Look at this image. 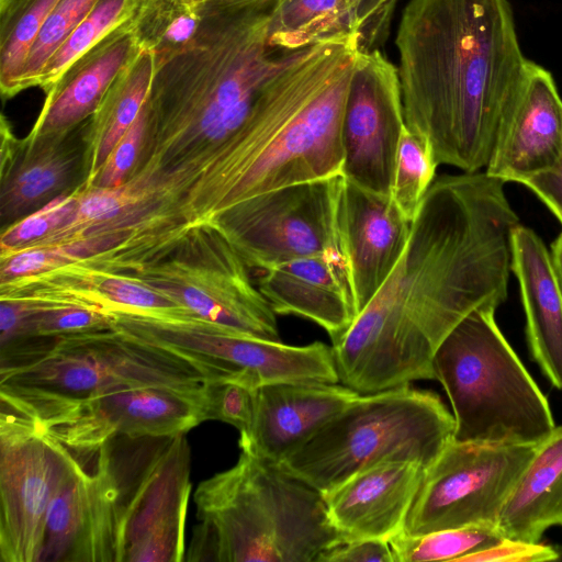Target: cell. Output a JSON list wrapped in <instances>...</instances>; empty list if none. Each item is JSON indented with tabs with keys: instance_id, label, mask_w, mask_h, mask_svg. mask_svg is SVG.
<instances>
[{
	"instance_id": "obj_1",
	"label": "cell",
	"mask_w": 562,
	"mask_h": 562,
	"mask_svg": "<svg viewBox=\"0 0 562 562\" xmlns=\"http://www.w3.org/2000/svg\"><path fill=\"white\" fill-rule=\"evenodd\" d=\"M505 183L485 171L435 178L398 262L331 345L339 383L370 394L436 380L434 357L448 334L507 300L519 217Z\"/></svg>"
},
{
	"instance_id": "obj_2",
	"label": "cell",
	"mask_w": 562,
	"mask_h": 562,
	"mask_svg": "<svg viewBox=\"0 0 562 562\" xmlns=\"http://www.w3.org/2000/svg\"><path fill=\"white\" fill-rule=\"evenodd\" d=\"M395 44L405 125L438 166L485 169L532 64L509 0H411Z\"/></svg>"
},
{
	"instance_id": "obj_3",
	"label": "cell",
	"mask_w": 562,
	"mask_h": 562,
	"mask_svg": "<svg viewBox=\"0 0 562 562\" xmlns=\"http://www.w3.org/2000/svg\"><path fill=\"white\" fill-rule=\"evenodd\" d=\"M359 37L301 48L267 83L218 157L224 210L251 196L341 173V124Z\"/></svg>"
},
{
	"instance_id": "obj_4",
	"label": "cell",
	"mask_w": 562,
	"mask_h": 562,
	"mask_svg": "<svg viewBox=\"0 0 562 562\" xmlns=\"http://www.w3.org/2000/svg\"><path fill=\"white\" fill-rule=\"evenodd\" d=\"M279 0H205L179 49L155 60L148 121L224 144L247 121L270 79L301 49L270 44Z\"/></svg>"
},
{
	"instance_id": "obj_5",
	"label": "cell",
	"mask_w": 562,
	"mask_h": 562,
	"mask_svg": "<svg viewBox=\"0 0 562 562\" xmlns=\"http://www.w3.org/2000/svg\"><path fill=\"white\" fill-rule=\"evenodd\" d=\"M236 464L202 481L186 561L316 562L344 540L323 494L240 449Z\"/></svg>"
},
{
	"instance_id": "obj_6",
	"label": "cell",
	"mask_w": 562,
	"mask_h": 562,
	"mask_svg": "<svg viewBox=\"0 0 562 562\" xmlns=\"http://www.w3.org/2000/svg\"><path fill=\"white\" fill-rule=\"evenodd\" d=\"M494 308L470 313L434 357L454 418L453 440L533 445L555 428L548 400L515 353Z\"/></svg>"
},
{
	"instance_id": "obj_7",
	"label": "cell",
	"mask_w": 562,
	"mask_h": 562,
	"mask_svg": "<svg viewBox=\"0 0 562 562\" xmlns=\"http://www.w3.org/2000/svg\"><path fill=\"white\" fill-rule=\"evenodd\" d=\"M454 426L432 391L407 384L360 394L278 465L325 494L382 462L426 469L453 439Z\"/></svg>"
},
{
	"instance_id": "obj_8",
	"label": "cell",
	"mask_w": 562,
	"mask_h": 562,
	"mask_svg": "<svg viewBox=\"0 0 562 562\" xmlns=\"http://www.w3.org/2000/svg\"><path fill=\"white\" fill-rule=\"evenodd\" d=\"M225 375L196 357L115 327L1 348L0 386L80 396L125 385L202 389Z\"/></svg>"
},
{
	"instance_id": "obj_9",
	"label": "cell",
	"mask_w": 562,
	"mask_h": 562,
	"mask_svg": "<svg viewBox=\"0 0 562 562\" xmlns=\"http://www.w3.org/2000/svg\"><path fill=\"white\" fill-rule=\"evenodd\" d=\"M101 451L112 485L117 562H179L191 493L186 434L115 437Z\"/></svg>"
},
{
	"instance_id": "obj_10",
	"label": "cell",
	"mask_w": 562,
	"mask_h": 562,
	"mask_svg": "<svg viewBox=\"0 0 562 562\" xmlns=\"http://www.w3.org/2000/svg\"><path fill=\"white\" fill-rule=\"evenodd\" d=\"M204 389L125 385L66 396L0 386V398L70 451L85 453L119 436L186 434L207 420Z\"/></svg>"
},
{
	"instance_id": "obj_11",
	"label": "cell",
	"mask_w": 562,
	"mask_h": 562,
	"mask_svg": "<svg viewBox=\"0 0 562 562\" xmlns=\"http://www.w3.org/2000/svg\"><path fill=\"white\" fill-rule=\"evenodd\" d=\"M342 173L261 193L223 210L228 239L261 270L294 259L342 251Z\"/></svg>"
},
{
	"instance_id": "obj_12",
	"label": "cell",
	"mask_w": 562,
	"mask_h": 562,
	"mask_svg": "<svg viewBox=\"0 0 562 562\" xmlns=\"http://www.w3.org/2000/svg\"><path fill=\"white\" fill-rule=\"evenodd\" d=\"M115 327L145 341L196 357L226 379L252 389L283 382L339 383L333 347L292 346L231 331L198 317L121 314Z\"/></svg>"
},
{
	"instance_id": "obj_13",
	"label": "cell",
	"mask_w": 562,
	"mask_h": 562,
	"mask_svg": "<svg viewBox=\"0 0 562 562\" xmlns=\"http://www.w3.org/2000/svg\"><path fill=\"white\" fill-rule=\"evenodd\" d=\"M537 446L452 439L425 469L403 533L418 536L480 524L497 526L501 509Z\"/></svg>"
},
{
	"instance_id": "obj_14",
	"label": "cell",
	"mask_w": 562,
	"mask_h": 562,
	"mask_svg": "<svg viewBox=\"0 0 562 562\" xmlns=\"http://www.w3.org/2000/svg\"><path fill=\"white\" fill-rule=\"evenodd\" d=\"M78 463L35 420L1 405V562H37L49 504Z\"/></svg>"
},
{
	"instance_id": "obj_15",
	"label": "cell",
	"mask_w": 562,
	"mask_h": 562,
	"mask_svg": "<svg viewBox=\"0 0 562 562\" xmlns=\"http://www.w3.org/2000/svg\"><path fill=\"white\" fill-rule=\"evenodd\" d=\"M404 126L397 68L379 49L359 50L341 124L344 177L368 191L391 195Z\"/></svg>"
},
{
	"instance_id": "obj_16",
	"label": "cell",
	"mask_w": 562,
	"mask_h": 562,
	"mask_svg": "<svg viewBox=\"0 0 562 562\" xmlns=\"http://www.w3.org/2000/svg\"><path fill=\"white\" fill-rule=\"evenodd\" d=\"M37 562H117L112 485L101 448L79 460L53 497Z\"/></svg>"
},
{
	"instance_id": "obj_17",
	"label": "cell",
	"mask_w": 562,
	"mask_h": 562,
	"mask_svg": "<svg viewBox=\"0 0 562 562\" xmlns=\"http://www.w3.org/2000/svg\"><path fill=\"white\" fill-rule=\"evenodd\" d=\"M258 289L276 315H294L321 326L336 345L353 324L355 304L348 259L328 251L262 270Z\"/></svg>"
},
{
	"instance_id": "obj_18",
	"label": "cell",
	"mask_w": 562,
	"mask_h": 562,
	"mask_svg": "<svg viewBox=\"0 0 562 562\" xmlns=\"http://www.w3.org/2000/svg\"><path fill=\"white\" fill-rule=\"evenodd\" d=\"M359 395L341 383L327 382L258 387L254 423L240 435L239 447L279 464Z\"/></svg>"
},
{
	"instance_id": "obj_19",
	"label": "cell",
	"mask_w": 562,
	"mask_h": 562,
	"mask_svg": "<svg viewBox=\"0 0 562 562\" xmlns=\"http://www.w3.org/2000/svg\"><path fill=\"white\" fill-rule=\"evenodd\" d=\"M425 468L387 461L367 468L323 494L328 518L344 540H385L402 533Z\"/></svg>"
},
{
	"instance_id": "obj_20",
	"label": "cell",
	"mask_w": 562,
	"mask_h": 562,
	"mask_svg": "<svg viewBox=\"0 0 562 562\" xmlns=\"http://www.w3.org/2000/svg\"><path fill=\"white\" fill-rule=\"evenodd\" d=\"M340 216L359 314L398 262L409 238L412 222L401 213L390 195L368 191L346 178Z\"/></svg>"
},
{
	"instance_id": "obj_21",
	"label": "cell",
	"mask_w": 562,
	"mask_h": 562,
	"mask_svg": "<svg viewBox=\"0 0 562 562\" xmlns=\"http://www.w3.org/2000/svg\"><path fill=\"white\" fill-rule=\"evenodd\" d=\"M562 150V99L552 74L532 61L524 93L502 130L485 172L517 182L552 167Z\"/></svg>"
},
{
	"instance_id": "obj_22",
	"label": "cell",
	"mask_w": 562,
	"mask_h": 562,
	"mask_svg": "<svg viewBox=\"0 0 562 562\" xmlns=\"http://www.w3.org/2000/svg\"><path fill=\"white\" fill-rule=\"evenodd\" d=\"M512 248L530 353L553 386L562 390V291L551 252L521 224L514 229Z\"/></svg>"
},
{
	"instance_id": "obj_23",
	"label": "cell",
	"mask_w": 562,
	"mask_h": 562,
	"mask_svg": "<svg viewBox=\"0 0 562 562\" xmlns=\"http://www.w3.org/2000/svg\"><path fill=\"white\" fill-rule=\"evenodd\" d=\"M130 20L76 60L47 93L40 134L66 131L98 110L116 77L142 50Z\"/></svg>"
},
{
	"instance_id": "obj_24",
	"label": "cell",
	"mask_w": 562,
	"mask_h": 562,
	"mask_svg": "<svg viewBox=\"0 0 562 562\" xmlns=\"http://www.w3.org/2000/svg\"><path fill=\"white\" fill-rule=\"evenodd\" d=\"M554 525L562 526V427L537 446L497 519L504 538L528 542Z\"/></svg>"
},
{
	"instance_id": "obj_25",
	"label": "cell",
	"mask_w": 562,
	"mask_h": 562,
	"mask_svg": "<svg viewBox=\"0 0 562 562\" xmlns=\"http://www.w3.org/2000/svg\"><path fill=\"white\" fill-rule=\"evenodd\" d=\"M347 34H357L349 0H279L270 24V44L289 50Z\"/></svg>"
},
{
	"instance_id": "obj_26",
	"label": "cell",
	"mask_w": 562,
	"mask_h": 562,
	"mask_svg": "<svg viewBox=\"0 0 562 562\" xmlns=\"http://www.w3.org/2000/svg\"><path fill=\"white\" fill-rule=\"evenodd\" d=\"M154 71V54L142 49L106 92L95 111L100 127L97 168H101L117 142L139 116L148 98Z\"/></svg>"
},
{
	"instance_id": "obj_27",
	"label": "cell",
	"mask_w": 562,
	"mask_h": 562,
	"mask_svg": "<svg viewBox=\"0 0 562 562\" xmlns=\"http://www.w3.org/2000/svg\"><path fill=\"white\" fill-rule=\"evenodd\" d=\"M201 19L199 3L191 0H140L130 25L140 49L160 60L194 35Z\"/></svg>"
},
{
	"instance_id": "obj_28",
	"label": "cell",
	"mask_w": 562,
	"mask_h": 562,
	"mask_svg": "<svg viewBox=\"0 0 562 562\" xmlns=\"http://www.w3.org/2000/svg\"><path fill=\"white\" fill-rule=\"evenodd\" d=\"M504 537L495 525H468L418 536L400 533L389 542L395 562L460 561Z\"/></svg>"
},
{
	"instance_id": "obj_29",
	"label": "cell",
	"mask_w": 562,
	"mask_h": 562,
	"mask_svg": "<svg viewBox=\"0 0 562 562\" xmlns=\"http://www.w3.org/2000/svg\"><path fill=\"white\" fill-rule=\"evenodd\" d=\"M139 2L140 0H99L47 61L37 79L36 87L49 93L76 60L134 15Z\"/></svg>"
},
{
	"instance_id": "obj_30",
	"label": "cell",
	"mask_w": 562,
	"mask_h": 562,
	"mask_svg": "<svg viewBox=\"0 0 562 562\" xmlns=\"http://www.w3.org/2000/svg\"><path fill=\"white\" fill-rule=\"evenodd\" d=\"M437 167L428 140L405 125L397 146L390 196L409 222L437 177Z\"/></svg>"
},
{
	"instance_id": "obj_31",
	"label": "cell",
	"mask_w": 562,
	"mask_h": 562,
	"mask_svg": "<svg viewBox=\"0 0 562 562\" xmlns=\"http://www.w3.org/2000/svg\"><path fill=\"white\" fill-rule=\"evenodd\" d=\"M67 172L68 161L54 149L31 155L2 190V213L14 215L40 203L61 187Z\"/></svg>"
},
{
	"instance_id": "obj_32",
	"label": "cell",
	"mask_w": 562,
	"mask_h": 562,
	"mask_svg": "<svg viewBox=\"0 0 562 562\" xmlns=\"http://www.w3.org/2000/svg\"><path fill=\"white\" fill-rule=\"evenodd\" d=\"M60 0H32L0 40V88L4 97L16 94L30 52L47 18Z\"/></svg>"
},
{
	"instance_id": "obj_33",
	"label": "cell",
	"mask_w": 562,
	"mask_h": 562,
	"mask_svg": "<svg viewBox=\"0 0 562 562\" xmlns=\"http://www.w3.org/2000/svg\"><path fill=\"white\" fill-rule=\"evenodd\" d=\"M99 0H60L44 23L27 57L16 92L36 87L44 67Z\"/></svg>"
},
{
	"instance_id": "obj_34",
	"label": "cell",
	"mask_w": 562,
	"mask_h": 562,
	"mask_svg": "<svg viewBox=\"0 0 562 562\" xmlns=\"http://www.w3.org/2000/svg\"><path fill=\"white\" fill-rule=\"evenodd\" d=\"M256 390L226 378L209 381L204 389L207 420L224 422L247 434L254 423Z\"/></svg>"
},
{
	"instance_id": "obj_35",
	"label": "cell",
	"mask_w": 562,
	"mask_h": 562,
	"mask_svg": "<svg viewBox=\"0 0 562 562\" xmlns=\"http://www.w3.org/2000/svg\"><path fill=\"white\" fill-rule=\"evenodd\" d=\"M77 205V199L59 195L49 200L35 211L12 225L1 237L2 250L14 252L29 244L48 238L71 217Z\"/></svg>"
},
{
	"instance_id": "obj_36",
	"label": "cell",
	"mask_w": 562,
	"mask_h": 562,
	"mask_svg": "<svg viewBox=\"0 0 562 562\" xmlns=\"http://www.w3.org/2000/svg\"><path fill=\"white\" fill-rule=\"evenodd\" d=\"M148 126L146 103L134 124L112 149L99 173L97 181L101 188H119L123 183L138 155L142 140Z\"/></svg>"
},
{
	"instance_id": "obj_37",
	"label": "cell",
	"mask_w": 562,
	"mask_h": 562,
	"mask_svg": "<svg viewBox=\"0 0 562 562\" xmlns=\"http://www.w3.org/2000/svg\"><path fill=\"white\" fill-rule=\"evenodd\" d=\"M397 0H349L361 52L379 49L390 32Z\"/></svg>"
},
{
	"instance_id": "obj_38",
	"label": "cell",
	"mask_w": 562,
	"mask_h": 562,
	"mask_svg": "<svg viewBox=\"0 0 562 562\" xmlns=\"http://www.w3.org/2000/svg\"><path fill=\"white\" fill-rule=\"evenodd\" d=\"M124 205L123 193L117 188H101L88 191L77 199L69 221L57 233H68L83 224H94L117 215Z\"/></svg>"
},
{
	"instance_id": "obj_39",
	"label": "cell",
	"mask_w": 562,
	"mask_h": 562,
	"mask_svg": "<svg viewBox=\"0 0 562 562\" xmlns=\"http://www.w3.org/2000/svg\"><path fill=\"white\" fill-rule=\"evenodd\" d=\"M559 559V553L550 546L504 538L498 543L469 554L460 562H540Z\"/></svg>"
},
{
	"instance_id": "obj_40",
	"label": "cell",
	"mask_w": 562,
	"mask_h": 562,
	"mask_svg": "<svg viewBox=\"0 0 562 562\" xmlns=\"http://www.w3.org/2000/svg\"><path fill=\"white\" fill-rule=\"evenodd\" d=\"M316 562H395L389 541L341 540L325 549Z\"/></svg>"
},
{
	"instance_id": "obj_41",
	"label": "cell",
	"mask_w": 562,
	"mask_h": 562,
	"mask_svg": "<svg viewBox=\"0 0 562 562\" xmlns=\"http://www.w3.org/2000/svg\"><path fill=\"white\" fill-rule=\"evenodd\" d=\"M64 258L60 250L35 247L19 249L3 262L1 277L3 281L29 277L53 268Z\"/></svg>"
},
{
	"instance_id": "obj_42",
	"label": "cell",
	"mask_w": 562,
	"mask_h": 562,
	"mask_svg": "<svg viewBox=\"0 0 562 562\" xmlns=\"http://www.w3.org/2000/svg\"><path fill=\"white\" fill-rule=\"evenodd\" d=\"M531 190L562 224V150L557 162L520 181Z\"/></svg>"
},
{
	"instance_id": "obj_43",
	"label": "cell",
	"mask_w": 562,
	"mask_h": 562,
	"mask_svg": "<svg viewBox=\"0 0 562 562\" xmlns=\"http://www.w3.org/2000/svg\"><path fill=\"white\" fill-rule=\"evenodd\" d=\"M26 0H0V40L10 31Z\"/></svg>"
},
{
	"instance_id": "obj_44",
	"label": "cell",
	"mask_w": 562,
	"mask_h": 562,
	"mask_svg": "<svg viewBox=\"0 0 562 562\" xmlns=\"http://www.w3.org/2000/svg\"><path fill=\"white\" fill-rule=\"evenodd\" d=\"M551 257L555 270V274L559 281L560 289L562 291V232L551 244Z\"/></svg>"
},
{
	"instance_id": "obj_45",
	"label": "cell",
	"mask_w": 562,
	"mask_h": 562,
	"mask_svg": "<svg viewBox=\"0 0 562 562\" xmlns=\"http://www.w3.org/2000/svg\"><path fill=\"white\" fill-rule=\"evenodd\" d=\"M31 1H32V0H26V1H25V4H24L23 10L25 9V7H26ZM23 10H22V11H23Z\"/></svg>"
},
{
	"instance_id": "obj_46",
	"label": "cell",
	"mask_w": 562,
	"mask_h": 562,
	"mask_svg": "<svg viewBox=\"0 0 562 562\" xmlns=\"http://www.w3.org/2000/svg\"><path fill=\"white\" fill-rule=\"evenodd\" d=\"M191 1H193L195 3H199V2H202V1H205V0H191Z\"/></svg>"
}]
</instances>
